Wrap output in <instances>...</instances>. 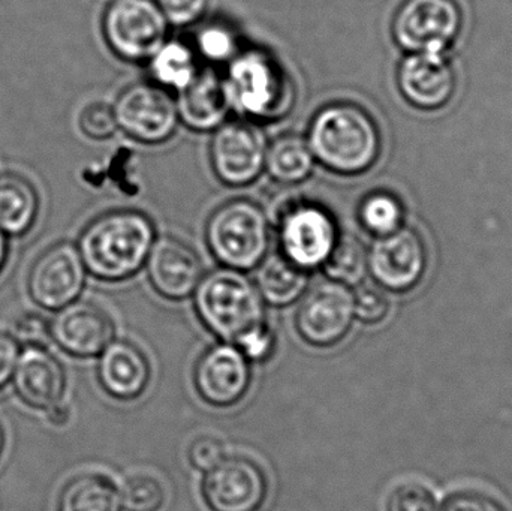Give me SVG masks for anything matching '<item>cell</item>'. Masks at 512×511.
<instances>
[{
	"mask_svg": "<svg viewBox=\"0 0 512 511\" xmlns=\"http://www.w3.org/2000/svg\"><path fill=\"white\" fill-rule=\"evenodd\" d=\"M156 239L155 222L147 213L116 209L89 222L77 246L87 273L114 284L128 281L144 269Z\"/></svg>",
	"mask_w": 512,
	"mask_h": 511,
	"instance_id": "1",
	"label": "cell"
},
{
	"mask_svg": "<svg viewBox=\"0 0 512 511\" xmlns=\"http://www.w3.org/2000/svg\"><path fill=\"white\" fill-rule=\"evenodd\" d=\"M306 138L316 164L339 176L366 173L382 152L378 122L355 102H330L319 108L310 119Z\"/></svg>",
	"mask_w": 512,
	"mask_h": 511,
	"instance_id": "2",
	"label": "cell"
},
{
	"mask_svg": "<svg viewBox=\"0 0 512 511\" xmlns=\"http://www.w3.org/2000/svg\"><path fill=\"white\" fill-rule=\"evenodd\" d=\"M224 75L233 113L258 123L280 122L294 110L297 87L288 69L270 51L243 48Z\"/></svg>",
	"mask_w": 512,
	"mask_h": 511,
	"instance_id": "3",
	"label": "cell"
},
{
	"mask_svg": "<svg viewBox=\"0 0 512 511\" xmlns=\"http://www.w3.org/2000/svg\"><path fill=\"white\" fill-rule=\"evenodd\" d=\"M194 308L213 336L236 347L268 327L255 282L239 270L219 267L206 273L195 290Z\"/></svg>",
	"mask_w": 512,
	"mask_h": 511,
	"instance_id": "4",
	"label": "cell"
},
{
	"mask_svg": "<svg viewBox=\"0 0 512 511\" xmlns=\"http://www.w3.org/2000/svg\"><path fill=\"white\" fill-rule=\"evenodd\" d=\"M270 216L251 198H233L213 210L206 222L207 248L221 267L254 272L270 252Z\"/></svg>",
	"mask_w": 512,
	"mask_h": 511,
	"instance_id": "5",
	"label": "cell"
},
{
	"mask_svg": "<svg viewBox=\"0 0 512 511\" xmlns=\"http://www.w3.org/2000/svg\"><path fill=\"white\" fill-rule=\"evenodd\" d=\"M339 236L336 216L318 201L289 198L277 207V251L304 272L324 266Z\"/></svg>",
	"mask_w": 512,
	"mask_h": 511,
	"instance_id": "6",
	"label": "cell"
},
{
	"mask_svg": "<svg viewBox=\"0 0 512 511\" xmlns=\"http://www.w3.org/2000/svg\"><path fill=\"white\" fill-rule=\"evenodd\" d=\"M171 24L156 0H113L102 17V35L123 62L147 63L168 39Z\"/></svg>",
	"mask_w": 512,
	"mask_h": 511,
	"instance_id": "7",
	"label": "cell"
},
{
	"mask_svg": "<svg viewBox=\"0 0 512 511\" xmlns=\"http://www.w3.org/2000/svg\"><path fill=\"white\" fill-rule=\"evenodd\" d=\"M354 320V291L325 279L307 288L301 297L294 327L304 344L327 350L345 341Z\"/></svg>",
	"mask_w": 512,
	"mask_h": 511,
	"instance_id": "8",
	"label": "cell"
},
{
	"mask_svg": "<svg viewBox=\"0 0 512 511\" xmlns=\"http://www.w3.org/2000/svg\"><path fill=\"white\" fill-rule=\"evenodd\" d=\"M113 110L120 131L147 146L167 143L180 126L176 98L153 81L129 84L117 95Z\"/></svg>",
	"mask_w": 512,
	"mask_h": 511,
	"instance_id": "9",
	"label": "cell"
},
{
	"mask_svg": "<svg viewBox=\"0 0 512 511\" xmlns=\"http://www.w3.org/2000/svg\"><path fill=\"white\" fill-rule=\"evenodd\" d=\"M267 135L258 123L228 119L213 131L210 164L216 179L228 188L251 186L264 173Z\"/></svg>",
	"mask_w": 512,
	"mask_h": 511,
	"instance_id": "10",
	"label": "cell"
},
{
	"mask_svg": "<svg viewBox=\"0 0 512 511\" xmlns=\"http://www.w3.org/2000/svg\"><path fill=\"white\" fill-rule=\"evenodd\" d=\"M462 23L456 0H405L394 15V41L408 53H447Z\"/></svg>",
	"mask_w": 512,
	"mask_h": 511,
	"instance_id": "11",
	"label": "cell"
},
{
	"mask_svg": "<svg viewBox=\"0 0 512 511\" xmlns=\"http://www.w3.org/2000/svg\"><path fill=\"white\" fill-rule=\"evenodd\" d=\"M369 254V273L382 290L405 294L415 290L426 275L427 246L423 236L403 225L396 233L378 237Z\"/></svg>",
	"mask_w": 512,
	"mask_h": 511,
	"instance_id": "12",
	"label": "cell"
},
{
	"mask_svg": "<svg viewBox=\"0 0 512 511\" xmlns=\"http://www.w3.org/2000/svg\"><path fill=\"white\" fill-rule=\"evenodd\" d=\"M87 275L77 245L54 243L33 261L27 275V293L39 308L59 311L80 297Z\"/></svg>",
	"mask_w": 512,
	"mask_h": 511,
	"instance_id": "13",
	"label": "cell"
},
{
	"mask_svg": "<svg viewBox=\"0 0 512 511\" xmlns=\"http://www.w3.org/2000/svg\"><path fill=\"white\" fill-rule=\"evenodd\" d=\"M201 497L210 511H258L268 497L267 473L248 456H225L204 473Z\"/></svg>",
	"mask_w": 512,
	"mask_h": 511,
	"instance_id": "14",
	"label": "cell"
},
{
	"mask_svg": "<svg viewBox=\"0 0 512 511\" xmlns=\"http://www.w3.org/2000/svg\"><path fill=\"white\" fill-rule=\"evenodd\" d=\"M192 383L201 401L209 407H236L251 390V362L236 345H212L195 362Z\"/></svg>",
	"mask_w": 512,
	"mask_h": 511,
	"instance_id": "15",
	"label": "cell"
},
{
	"mask_svg": "<svg viewBox=\"0 0 512 511\" xmlns=\"http://www.w3.org/2000/svg\"><path fill=\"white\" fill-rule=\"evenodd\" d=\"M50 336L63 353L78 359H92L101 356L114 341L116 324L101 306L77 299L54 315Z\"/></svg>",
	"mask_w": 512,
	"mask_h": 511,
	"instance_id": "16",
	"label": "cell"
},
{
	"mask_svg": "<svg viewBox=\"0 0 512 511\" xmlns=\"http://www.w3.org/2000/svg\"><path fill=\"white\" fill-rule=\"evenodd\" d=\"M144 267L153 290L171 302H182L194 296L206 275L197 251L170 234L158 236Z\"/></svg>",
	"mask_w": 512,
	"mask_h": 511,
	"instance_id": "17",
	"label": "cell"
},
{
	"mask_svg": "<svg viewBox=\"0 0 512 511\" xmlns=\"http://www.w3.org/2000/svg\"><path fill=\"white\" fill-rule=\"evenodd\" d=\"M397 86L412 107L439 110L456 92V71L447 53H409L397 69Z\"/></svg>",
	"mask_w": 512,
	"mask_h": 511,
	"instance_id": "18",
	"label": "cell"
},
{
	"mask_svg": "<svg viewBox=\"0 0 512 511\" xmlns=\"http://www.w3.org/2000/svg\"><path fill=\"white\" fill-rule=\"evenodd\" d=\"M99 386L110 398L134 402L146 393L152 378L149 357L135 342L113 341L99 356Z\"/></svg>",
	"mask_w": 512,
	"mask_h": 511,
	"instance_id": "19",
	"label": "cell"
},
{
	"mask_svg": "<svg viewBox=\"0 0 512 511\" xmlns=\"http://www.w3.org/2000/svg\"><path fill=\"white\" fill-rule=\"evenodd\" d=\"M14 389L24 404L35 410H50L62 402L65 369L45 347H26L15 365Z\"/></svg>",
	"mask_w": 512,
	"mask_h": 511,
	"instance_id": "20",
	"label": "cell"
},
{
	"mask_svg": "<svg viewBox=\"0 0 512 511\" xmlns=\"http://www.w3.org/2000/svg\"><path fill=\"white\" fill-rule=\"evenodd\" d=\"M176 102L180 123L195 132L216 131L233 113L224 75L212 66L201 68L195 80L179 93Z\"/></svg>",
	"mask_w": 512,
	"mask_h": 511,
	"instance_id": "21",
	"label": "cell"
},
{
	"mask_svg": "<svg viewBox=\"0 0 512 511\" xmlns=\"http://www.w3.org/2000/svg\"><path fill=\"white\" fill-rule=\"evenodd\" d=\"M312 273L286 260L279 251L268 252L255 269V285L265 305L286 308L303 297Z\"/></svg>",
	"mask_w": 512,
	"mask_h": 511,
	"instance_id": "22",
	"label": "cell"
},
{
	"mask_svg": "<svg viewBox=\"0 0 512 511\" xmlns=\"http://www.w3.org/2000/svg\"><path fill=\"white\" fill-rule=\"evenodd\" d=\"M315 167V156L303 135L285 132L268 143L264 171L279 185H301L310 179Z\"/></svg>",
	"mask_w": 512,
	"mask_h": 511,
	"instance_id": "23",
	"label": "cell"
},
{
	"mask_svg": "<svg viewBox=\"0 0 512 511\" xmlns=\"http://www.w3.org/2000/svg\"><path fill=\"white\" fill-rule=\"evenodd\" d=\"M38 213L35 186L18 174H0V231L8 237L24 236L32 230Z\"/></svg>",
	"mask_w": 512,
	"mask_h": 511,
	"instance_id": "24",
	"label": "cell"
},
{
	"mask_svg": "<svg viewBox=\"0 0 512 511\" xmlns=\"http://www.w3.org/2000/svg\"><path fill=\"white\" fill-rule=\"evenodd\" d=\"M150 78L168 92L180 93L197 77L200 57L195 53L191 42L182 39H167L147 62Z\"/></svg>",
	"mask_w": 512,
	"mask_h": 511,
	"instance_id": "25",
	"label": "cell"
},
{
	"mask_svg": "<svg viewBox=\"0 0 512 511\" xmlns=\"http://www.w3.org/2000/svg\"><path fill=\"white\" fill-rule=\"evenodd\" d=\"M122 492L104 474H81L66 483L57 511H122Z\"/></svg>",
	"mask_w": 512,
	"mask_h": 511,
	"instance_id": "26",
	"label": "cell"
},
{
	"mask_svg": "<svg viewBox=\"0 0 512 511\" xmlns=\"http://www.w3.org/2000/svg\"><path fill=\"white\" fill-rule=\"evenodd\" d=\"M321 270L331 281L349 288L358 287L363 284L369 273V254L366 246L354 234L340 233Z\"/></svg>",
	"mask_w": 512,
	"mask_h": 511,
	"instance_id": "27",
	"label": "cell"
},
{
	"mask_svg": "<svg viewBox=\"0 0 512 511\" xmlns=\"http://www.w3.org/2000/svg\"><path fill=\"white\" fill-rule=\"evenodd\" d=\"M405 206L396 194L390 191L370 192L358 204L357 218L366 233L378 237L396 233L405 222Z\"/></svg>",
	"mask_w": 512,
	"mask_h": 511,
	"instance_id": "28",
	"label": "cell"
},
{
	"mask_svg": "<svg viewBox=\"0 0 512 511\" xmlns=\"http://www.w3.org/2000/svg\"><path fill=\"white\" fill-rule=\"evenodd\" d=\"M200 60L210 66H227L243 50L239 32L225 21H207L198 27L191 42Z\"/></svg>",
	"mask_w": 512,
	"mask_h": 511,
	"instance_id": "29",
	"label": "cell"
},
{
	"mask_svg": "<svg viewBox=\"0 0 512 511\" xmlns=\"http://www.w3.org/2000/svg\"><path fill=\"white\" fill-rule=\"evenodd\" d=\"M167 494L156 477L138 474L126 480L122 489V504L126 511H161Z\"/></svg>",
	"mask_w": 512,
	"mask_h": 511,
	"instance_id": "30",
	"label": "cell"
},
{
	"mask_svg": "<svg viewBox=\"0 0 512 511\" xmlns=\"http://www.w3.org/2000/svg\"><path fill=\"white\" fill-rule=\"evenodd\" d=\"M438 507L433 489L415 480L394 486L385 500V511H438Z\"/></svg>",
	"mask_w": 512,
	"mask_h": 511,
	"instance_id": "31",
	"label": "cell"
},
{
	"mask_svg": "<svg viewBox=\"0 0 512 511\" xmlns=\"http://www.w3.org/2000/svg\"><path fill=\"white\" fill-rule=\"evenodd\" d=\"M438 511H511L502 498L487 489L465 486L448 492Z\"/></svg>",
	"mask_w": 512,
	"mask_h": 511,
	"instance_id": "32",
	"label": "cell"
},
{
	"mask_svg": "<svg viewBox=\"0 0 512 511\" xmlns=\"http://www.w3.org/2000/svg\"><path fill=\"white\" fill-rule=\"evenodd\" d=\"M354 291L355 318L366 326H378L391 311L390 299L379 285L361 284Z\"/></svg>",
	"mask_w": 512,
	"mask_h": 511,
	"instance_id": "33",
	"label": "cell"
},
{
	"mask_svg": "<svg viewBox=\"0 0 512 511\" xmlns=\"http://www.w3.org/2000/svg\"><path fill=\"white\" fill-rule=\"evenodd\" d=\"M78 126L89 140L95 141L108 140L119 131L113 105L105 102H92L87 105L81 111Z\"/></svg>",
	"mask_w": 512,
	"mask_h": 511,
	"instance_id": "34",
	"label": "cell"
},
{
	"mask_svg": "<svg viewBox=\"0 0 512 511\" xmlns=\"http://www.w3.org/2000/svg\"><path fill=\"white\" fill-rule=\"evenodd\" d=\"M168 23L177 27L197 24L207 11L209 0H156Z\"/></svg>",
	"mask_w": 512,
	"mask_h": 511,
	"instance_id": "35",
	"label": "cell"
},
{
	"mask_svg": "<svg viewBox=\"0 0 512 511\" xmlns=\"http://www.w3.org/2000/svg\"><path fill=\"white\" fill-rule=\"evenodd\" d=\"M225 458V447L218 438L204 435L195 438L188 449V461L194 470L207 473Z\"/></svg>",
	"mask_w": 512,
	"mask_h": 511,
	"instance_id": "36",
	"label": "cell"
},
{
	"mask_svg": "<svg viewBox=\"0 0 512 511\" xmlns=\"http://www.w3.org/2000/svg\"><path fill=\"white\" fill-rule=\"evenodd\" d=\"M12 338L26 347H45L50 341V323L38 314H26L15 321Z\"/></svg>",
	"mask_w": 512,
	"mask_h": 511,
	"instance_id": "37",
	"label": "cell"
},
{
	"mask_svg": "<svg viewBox=\"0 0 512 511\" xmlns=\"http://www.w3.org/2000/svg\"><path fill=\"white\" fill-rule=\"evenodd\" d=\"M20 348L12 335L0 332V390L11 381L17 365Z\"/></svg>",
	"mask_w": 512,
	"mask_h": 511,
	"instance_id": "38",
	"label": "cell"
},
{
	"mask_svg": "<svg viewBox=\"0 0 512 511\" xmlns=\"http://www.w3.org/2000/svg\"><path fill=\"white\" fill-rule=\"evenodd\" d=\"M47 419L50 420V423H53V425H65V423L69 420L68 407L60 402V404H57L56 407L47 410Z\"/></svg>",
	"mask_w": 512,
	"mask_h": 511,
	"instance_id": "39",
	"label": "cell"
},
{
	"mask_svg": "<svg viewBox=\"0 0 512 511\" xmlns=\"http://www.w3.org/2000/svg\"><path fill=\"white\" fill-rule=\"evenodd\" d=\"M9 254V246H8V236L0 231V272H2L3 267H5L6 261H8Z\"/></svg>",
	"mask_w": 512,
	"mask_h": 511,
	"instance_id": "40",
	"label": "cell"
},
{
	"mask_svg": "<svg viewBox=\"0 0 512 511\" xmlns=\"http://www.w3.org/2000/svg\"><path fill=\"white\" fill-rule=\"evenodd\" d=\"M3 447H5V434H3V428L0 425V458H2Z\"/></svg>",
	"mask_w": 512,
	"mask_h": 511,
	"instance_id": "41",
	"label": "cell"
}]
</instances>
